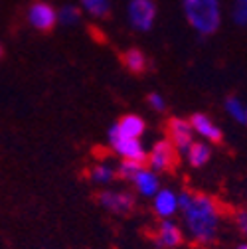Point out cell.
I'll return each mask as SVG.
<instances>
[{
	"instance_id": "12",
	"label": "cell",
	"mask_w": 247,
	"mask_h": 249,
	"mask_svg": "<svg viewBox=\"0 0 247 249\" xmlns=\"http://www.w3.org/2000/svg\"><path fill=\"white\" fill-rule=\"evenodd\" d=\"M115 127H117V135L123 139H139L142 137L146 124L139 115H123Z\"/></svg>"
},
{
	"instance_id": "7",
	"label": "cell",
	"mask_w": 247,
	"mask_h": 249,
	"mask_svg": "<svg viewBox=\"0 0 247 249\" xmlns=\"http://www.w3.org/2000/svg\"><path fill=\"white\" fill-rule=\"evenodd\" d=\"M109 139H111L113 150H117L121 157H125L127 160H133V162H139V164H146L148 154L144 152V148L139 142V139H123V137H119L115 124L109 129Z\"/></svg>"
},
{
	"instance_id": "8",
	"label": "cell",
	"mask_w": 247,
	"mask_h": 249,
	"mask_svg": "<svg viewBox=\"0 0 247 249\" xmlns=\"http://www.w3.org/2000/svg\"><path fill=\"white\" fill-rule=\"evenodd\" d=\"M129 18L137 30H148L157 18V4L152 0H133L129 4Z\"/></svg>"
},
{
	"instance_id": "17",
	"label": "cell",
	"mask_w": 247,
	"mask_h": 249,
	"mask_svg": "<svg viewBox=\"0 0 247 249\" xmlns=\"http://www.w3.org/2000/svg\"><path fill=\"white\" fill-rule=\"evenodd\" d=\"M144 168V164H139V162H133V160H123L121 164H119V168H117V178H121V180H129V182H133L135 180V176L141 172Z\"/></svg>"
},
{
	"instance_id": "20",
	"label": "cell",
	"mask_w": 247,
	"mask_h": 249,
	"mask_svg": "<svg viewBox=\"0 0 247 249\" xmlns=\"http://www.w3.org/2000/svg\"><path fill=\"white\" fill-rule=\"evenodd\" d=\"M226 107H228L229 115H231L237 123H245V109H243V105L237 101V97H228V99H226Z\"/></svg>"
},
{
	"instance_id": "6",
	"label": "cell",
	"mask_w": 247,
	"mask_h": 249,
	"mask_svg": "<svg viewBox=\"0 0 247 249\" xmlns=\"http://www.w3.org/2000/svg\"><path fill=\"white\" fill-rule=\"evenodd\" d=\"M93 198L97 200L99 206H103L105 210L119 213V215H129L135 210V196L131 192H111V190H101L97 194H93Z\"/></svg>"
},
{
	"instance_id": "10",
	"label": "cell",
	"mask_w": 247,
	"mask_h": 249,
	"mask_svg": "<svg viewBox=\"0 0 247 249\" xmlns=\"http://www.w3.org/2000/svg\"><path fill=\"white\" fill-rule=\"evenodd\" d=\"M188 121H190L192 129H194L198 135L206 137V139L212 141L213 144H222V142H224V133H222V129H220L218 124H215L208 115H204V113H194Z\"/></svg>"
},
{
	"instance_id": "21",
	"label": "cell",
	"mask_w": 247,
	"mask_h": 249,
	"mask_svg": "<svg viewBox=\"0 0 247 249\" xmlns=\"http://www.w3.org/2000/svg\"><path fill=\"white\" fill-rule=\"evenodd\" d=\"M79 18H81V10L75 6H66L59 12V20L64 24H75V22H79Z\"/></svg>"
},
{
	"instance_id": "3",
	"label": "cell",
	"mask_w": 247,
	"mask_h": 249,
	"mask_svg": "<svg viewBox=\"0 0 247 249\" xmlns=\"http://www.w3.org/2000/svg\"><path fill=\"white\" fill-rule=\"evenodd\" d=\"M152 170H159V172H168L172 174L178 166H180V154L176 150V146L170 141H159L157 144L152 146V150L148 152V160Z\"/></svg>"
},
{
	"instance_id": "26",
	"label": "cell",
	"mask_w": 247,
	"mask_h": 249,
	"mask_svg": "<svg viewBox=\"0 0 247 249\" xmlns=\"http://www.w3.org/2000/svg\"><path fill=\"white\" fill-rule=\"evenodd\" d=\"M237 249H247V243H243V245H239Z\"/></svg>"
},
{
	"instance_id": "27",
	"label": "cell",
	"mask_w": 247,
	"mask_h": 249,
	"mask_svg": "<svg viewBox=\"0 0 247 249\" xmlns=\"http://www.w3.org/2000/svg\"><path fill=\"white\" fill-rule=\"evenodd\" d=\"M245 124H247V111H245Z\"/></svg>"
},
{
	"instance_id": "11",
	"label": "cell",
	"mask_w": 247,
	"mask_h": 249,
	"mask_svg": "<svg viewBox=\"0 0 247 249\" xmlns=\"http://www.w3.org/2000/svg\"><path fill=\"white\" fill-rule=\"evenodd\" d=\"M119 59H121L123 68H125L127 71H131L133 75H144L148 71V66H150L146 53L139 48H129L125 52H121Z\"/></svg>"
},
{
	"instance_id": "13",
	"label": "cell",
	"mask_w": 247,
	"mask_h": 249,
	"mask_svg": "<svg viewBox=\"0 0 247 249\" xmlns=\"http://www.w3.org/2000/svg\"><path fill=\"white\" fill-rule=\"evenodd\" d=\"M176 206H178V200L170 190H159L157 192V198H154V212H157L162 220L176 212Z\"/></svg>"
},
{
	"instance_id": "2",
	"label": "cell",
	"mask_w": 247,
	"mask_h": 249,
	"mask_svg": "<svg viewBox=\"0 0 247 249\" xmlns=\"http://www.w3.org/2000/svg\"><path fill=\"white\" fill-rule=\"evenodd\" d=\"M184 12L200 34H213L220 28V6L215 0H184Z\"/></svg>"
},
{
	"instance_id": "23",
	"label": "cell",
	"mask_w": 247,
	"mask_h": 249,
	"mask_svg": "<svg viewBox=\"0 0 247 249\" xmlns=\"http://www.w3.org/2000/svg\"><path fill=\"white\" fill-rule=\"evenodd\" d=\"M146 101L152 105V109H157V111H164L166 109V103H164V99L159 95V93H150V95L146 97Z\"/></svg>"
},
{
	"instance_id": "18",
	"label": "cell",
	"mask_w": 247,
	"mask_h": 249,
	"mask_svg": "<svg viewBox=\"0 0 247 249\" xmlns=\"http://www.w3.org/2000/svg\"><path fill=\"white\" fill-rule=\"evenodd\" d=\"M81 4L97 18H109V12H111L109 0H81Z\"/></svg>"
},
{
	"instance_id": "25",
	"label": "cell",
	"mask_w": 247,
	"mask_h": 249,
	"mask_svg": "<svg viewBox=\"0 0 247 249\" xmlns=\"http://www.w3.org/2000/svg\"><path fill=\"white\" fill-rule=\"evenodd\" d=\"M2 55H4V48H2V46H0V57H2Z\"/></svg>"
},
{
	"instance_id": "14",
	"label": "cell",
	"mask_w": 247,
	"mask_h": 249,
	"mask_svg": "<svg viewBox=\"0 0 247 249\" xmlns=\"http://www.w3.org/2000/svg\"><path fill=\"white\" fill-rule=\"evenodd\" d=\"M135 186H137V190L144 196H152V194H157L159 192V178L157 174H154L152 170H146L142 168L137 176H135Z\"/></svg>"
},
{
	"instance_id": "15",
	"label": "cell",
	"mask_w": 247,
	"mask_h": 249,
	"mask_svg": "<svg viewBox=\"0 0 247 249\" xmlns=\"http://www.w3.org/2000/svg\"><path fill=\"white\" fill-rule=\"evenodd\" d=\"M186 154H188V160H190V164H192L194 168L206 166V164L210 162V159H212V150H210V146L204 144V142H192L190 148L186 150Z\"/></svg>"
},
{
	"instance_id": "5",
	"label": "cell",
	"mask_w": 247,
	"mask_h": 249,
	"mask_svg": "<svg viewBox=\"0 0 247 249\" xmlns=\"http://www.w3.org/2000/svg\"><path fill=\"white\" fill-rule=\"evenodd\" d=\"M28 22L32 24V28H36L42 34H50L53 32L55 22H57V12L53 10V6L44 0H34L28 8Z\"/></svg>"
},
{
	"instance_id": "24",
	"label": "cell",
	"mask_w": 247,
	"mask_h": 249,
	"mask_svg": "<svg viewBox=\"0 0 247 249\" xmlns=\"http://www.w3.org/2000/svg\"><path fill=\"white\" fill-rule=\"evenodd\" d=\"M111 150L109 148H105V146H93V157L95 159H101V160H107L109 157H111Z\"/></svg>"
},
{
	"instance_id": "22",
	"label": "cell",
	"mask_w": 247,
	"mask_h": 249,
	"mask_svg": "<svg viewBox=\"0 0 247 249\" xmlns=\"http://www.w3.org/2000/svg\"><path fill=\"white\" fill-rule=\"evenodd\" d=\"M233 16L237 24H247V0H237Z\"/></svg>"
},
{
	"instance_id": "9",
	"label": "cell",
	"mask_w": 247,
	"mask_h": 249,
	"mask_svg": "<svg viewBox=\"0 0 247 249\" xmlns=\"http://www.w3.org/2000/svg\"><path fill=\"white\" fill-rule=\"evenodd\" d=\"M150 239L154 241V245L160 247V249H164V247H166V249H172V247H178L184 237H182L180 228H178L174 222L162 220L157 230L150 231Z\"/></svg>"
},
{
	"instance_id": "19",
	"label": "cell",
	"mask_w": 247,
	"mask_h": 249,
	"mask_svg": "<svg viewBox=\"0 0 247 249\" xmlns=\"http://www.w3.org/2000/svg\"><path fill=\"white\" fill-rule=\"evenodd\" d=\"M231 220H233L237 231H239L243 237H247V206L237 208V210L231 213Z\"/></svg>"
},
{
	"instance_id": "16",
	"label": "cell",
	"mask_w": 247,
	"mask_h": 249,
	"mask_svg": "<svg viewBox=\"0 0 247 249\" xmlns=\"http://www.w3.org/2000/svg\"><path fill=\"white\" fill-rule=\"evenodd\" d=\"M87 178L95 184H109L117 178L115 170H111L109 166H103V164H97V166H91L87 168Z\"/></svg>"
},
{
	"instance_id": "4",
	"label": "cell",
	"mask_w": 247,
	"mask_h": 249,
	"mask_svg": "<svg viewBox=\"0 0 247 249\" xmlns=\"http://www.w3.org/2000/svg\"><path fill=\"white\" fill-rule=\"evenodd\" d=\"M164 131H166V141H170L176 150L180 152H186L190 148V144L194 142V129L190 121L186 119H180V117H170L164 124Z\"/></svg>"
},
{
	"instance_id": "1",
	"label": "cell",
	"mask_w": 247,
	"mask_h": 249,
	"mask_svg": "<svg viewBox=\"0 0 247 249\" xmlns=\"http://www.w3.org/2000/svg\"><path fill=\"white\" fill-rule=\"evenodd\" d=\"M186 226L198 243H212L218 235L220 208L212 196L204 192H188V202L182 206Z\"/></svg>"
}]
</instances>
